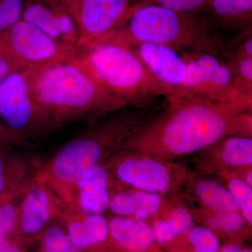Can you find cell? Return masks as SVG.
<instances>
[{"instance_id": "1", "label": "cell", "mask_w": 252, "mask_h": 252, "mask_svg": "<svg viewBox=\"0 0 252 252\" xmlns=\"http://www.w3.org/2000/svg\"><path fill=\"white\" fill-rule=\"evenodd\" d=\"M122 148L167 161L215 145L229 135L235 119L251 108L252 96L241 94L220 102L195 97L167 99Z\"/></svg>"}, {"instance_id": "2", "label": "cell", "mask_w": 252, "mask_h": 252, "mask_svg": "<svg viewBox=\"0 0 252 252\" xmlns=\"http://www.w3.org/2000/svg\"><path fill=\"white\" fill-rule=\"evenodd\" d=\"M154 116L149 108L128 107L89 122L44 165L42 175L51 190L73 205L76 184L81 175L119 152Z\"/></svg>"}, {"instance_id": "3", "label": "cell", "mask_w": 252, "mask_h": 252, "mask_svg": "<svg viewBox=\"0 0 252 252\" xmlns=\"http://www.w3.org/2000/svg\"><path fill=\"white\" fill-rule=\"evenodd\" d=\"M70 58L31 71L32 94L58 128L79 122H91L131 107L127 101L104 89Z\"/></svg>"}, {"instance_id": "4", "label": "cell", "mask_w": 252, "mask_h": 252, "mask_svg": "<svg viewBox=\"0 0 252 252\" xmlns=\"http://www.w3.org/2000/svg\"><path fill=\"white\" fill-rule=\"evenodd\" d=\"M91 42L112 43L126 47L157 44L179 53L199 51L220 57L227 51L222 38L203 18L157 5L135 10L120 27Z\"/></svg>"}, {"instance_id": "5", "label": "cell", "mask_w": 252, "mask_h": 252, "mask_svg": "<svg viewBox=\"0 0 252 252\" xmlns=\"http://www.w3.org/2000/svg\"><path fill=\"white\" fill-rule=\"evenodd\" d=\"M70 59L131 107L149 108L158 97L171 94L130 48L90 42L77 46Z\"/></svg>"}, {"instance_id": "6", "label": "cell", "mask_w": 252, "mask_h": 252, "mask_svg": "<svg viewBox=\"0 0 252 252\" xmlns=\"http://www.w3.org/2000/svg\"><path fill=\"white\" fill-rule=\"evenodd\" d=\"M31 74L18 69L0 84V138L15 147H24L59 129L36 103Z\"/></svg>"}, {"instance_id": "7", "label": "cell", "mask_w": 252, "mask_h": 252, "mask_svg": "<svg viewBox=\"0 0 252 252\" xmlns=\"http://www.w3.org/2000/svg\"><path fill=\"white\" fill-rule=\"evenodd\" d=\"M180 54L187 64V77L167 99L195 97L220 102L243 93L235 85L226 61L220 56L199 51Z\"/></svg>"}, {"instance_id": "8", "label": "cell", "mask_w": 252, "mask_h": 252, "mask_svg": "<svg viewBox=\"0 0 252 252\" xmlns=\"http://www.w3.org/2000/svg\"><path fill=\"white\" fill-rule=\"evenodd\" d=\"M75 49L60 44L22 19L0 32V51L17 69H41L69 59Z\"/></svg>"}, {"instance_id": "9", "label": "cell", "mask_w": 252, "mask_h": 252, "mask_svg": "<svg viewBox=\"0 0 252 252\" xmlns=\"http://www.w3.org/2000/svg\"><path fill=\"white\" fill-rule=\"evenodd\" d=\"M102 165L123 183L142 191L165 193L173 185L171 168L165 162L140 152L121 149Z\"/></svg>"}, {"instance_id": "10", "label": "cell", "mask_w": 252, "mask_h": 252, "mask_svg": "<svg viewBox=\"0 0 252 252\" xmlns=\"http://www.w3.org/2000/svg\"><path fill=\"white\" fill-rule=\"evenodd\" d=\"M130 0H74L68 9L84 45L120 27L130 16Z\"/></svg>"}, {"instance_id": "11", "label": "cell", "mask_w": 252, "mask_h": 252, "mask_svg": "<svg viewBox=\"0 0 252 252\" xmlns=\"http://www.w3.org/2000/svg\"><path fill=\"white\" fill-rule=\"evenodd\" d=\"M43 172V171H42ZM55 193L42 173L20 197L14 234L23 244L40 239L54 221Z\"/></svg>"}, {"instance_id": "12", "label": "cell", "mask_w": 252, "mask_h": 252, "mask_svg": "<svg viewBox=\"0 0 252 252\" xmlns=\"http://www.w3.org/2000/svg\"><path fill=\"white\" fill-rule=\"evenodd\" d=\"M54 220L64 228L72 243L84 252L103 243L109 236V221L102 214L83 211L64 203L56 194Z\"/></svg>"}, {"instance_id": "13", "label": "cell", "mask_w": 252, "mask_h": 252, "mask_svg": "<svg viewBox=\"0 0 252 252\" xmlns=\"http://www.w3.org/2000/svg\"><path fill=\"white\" fill-rule=\"evenodd\" d=\"M14 147L0 148V203L20 198L44 169L35 158L16 153Z\"/></svg>"}, {"instance_id": "14", "label": "cell", "mask_w": 252, "mask_h": 252, "mask_svg": "<svg viewBox=\"0 0 252 252\" xmlns=\"http://www.w3.org/2000/svg\"><path fill=\"white\" fill-rule=\"evenodd\" d=\"M129 48L140 58L157 81L171 94L185 82L187 67L180 53L168 46L157 44H140Z\"/></svg>"}, {"instance_id": "15", "label": "cell", "mask_w": 252, "mask_h": 252, "mask_svg": "<svg viewBox=\"0 0 252 252\" xmlns=\"http://www.w3.org/2000/svg\"><path fill=\"white\" fill-rule=\"evenodd\" d=\"M21 19L36 26L63 45L74 49L78 46L79 32L67 11L54 9L36 0H26Z\"/></svg>"}, {"instance_id": "16", "label": "cell", "mask_w": 252, "mask_h": 252, "mask_svg": "<svg viewBox=\"0 0 252 252\" xmlns=\"http://www.w3.org/2000/svg\"><path fill=\"white\" fill-rule=\"evenodd\" d=\"M111 175L102 164L89 169L76 184L74 204L83 211L102 214L109 208Z\"/></svg>"}, {"instance_id": "17", "label": "cell", "mask_w": 252, "mask_h": 252, "mask_svg": "<svg viewBox=\"0 0 252 252\" xmlns=\"http://www.w3.org/2000/svg\"><path fill=\"white\" fill-rule=\"evenodd\" d=\"M109 235L120 248L130 252L147 250L155 242L153 228L144 221L117 217L109 222Z\"/></svg>"}, {"instance_id": "18", "label": "cell", "mask_w": 252, "mask_h": 252, "mask_svg": "<svg viewBox=\"0 0 252 252\" xmlns=\"http://www.w3.org/2000/svg\"><path fill=\"white\" fill-rule=\"evenodd\" d=\"M162 198L159 194L142 190H125L112 196L109 208L119 217L135 216L147 213L150 216L160 210Z\"/></svg>"}, {"instance_id": "19", "label": "cell", "mask_w": 252, "mask_h": 252, "mask_svg": "<svg viewBox=\"0 0 252 252\" xmlns=\"http://www.w3.org/2000/svg\"><path fill=\"white\" fill-rule=\"evenodd\" d=\"M195 193L215 214L240 212L229 190L215 181H200L195 187Z\"/></svg>"}, {"instance_id": "20", "label": "cell", "mask_w": 252, "mask_h": 252, "mask_svg": "<svg viewBox=\"0 0 252 252\" xmlns=\"http://www.w3.org/2000/svg\"><path fill=\"white\" fill-rule=\"evenodd\" d=\"M221 141H219V155L225 165L235 168L252 166V137L227 136Z\"/></svg>"}, {"instance_id": "21", "label": "cell", "mask_w": 252, "mask_h": 252, "mask_svg": "<svg viewBox=\"0 0 252 252\" xmlns=\"http://www.w3.org/2000/svg\"><path fill=\"white\" fill-rule=\"evenodd\" d=\"M210 6L220 21L225 24L251 21L252 0H211Z\"/></svg>"}, {"instance_id": "22", "label": "cell", "mask_w": 252, "mask_h": 252, "mask_svg": "<svg viewBox=\"0 0 252 252\" xmlns=\"http://www.w3.org/2000/svg\"><path fill=\"white\" fill-rule=\"evenodd\" d=\"M37 252H84L72 243L64 228L54 220L41 236Z\"/></svg>"}, {"instance_id": "23", "label": "cell", "mask_w": 252, "mask_h": 252, "mask_svg": "<svg viewBox=\"0 0 252 252\" xmlns=\"http://www.w3.org/2000/svg\"><path fill=\"white\" fill-rule=\"evenodd\" d=\"M237 88L252 96V57L233 54L226 60Z\"/></svg>"}, {"instance_id": "24", "label": "cell", "mask_w": 252, "mask_h": 252, "mask_svg": "<svg viewBox=\"0 0 252 252\" xmlns=\"http://www.w3.org/2000/svg\"><path fill=\"white\" fill-rule=\"evenodd\" d=\"M210 2L211 0H137L131 6V13L144 6L157 5L177 12L195 14L210 6Z\"/></svg>"}, {"instance_id": "25", "label": "cell", "mask_w": 252, "mask_h": 252, "mask_svg": "<svg viewBox=\"0 0 252 252\" xmlns=\"http://www.w3.org/2000/svg\"><path fill=\"white\" fill-rule=\"evenodd\" d=\"M228 187L240 213L249 224L252 225V187L239 177H235L228 181Z\"/></svg>"}, {"instance_id": "26", "label": "cell", "mask_w": 252, "mask_h": 252, "mask_svg": "<svg viewBox=\"0 0 252 252\" xmlns=\"http://www.w3.org/2000/svg\"><path fill=\"white\" fill-rule=\"evenodd\" d=\"M17 200L0 203V245L9 241L14 234L17 219Z\"/></svg>"}, {"instance_id": "27", "label": "cell", "mask_w": 252, "mask_h": 252, "mask_svg": "<svg viewBox=\"0 0 252 252\" xmlns=\"http://www.w3.org/2000/svg\"><path fill=\"white\" fill-rule=\"evenodd\" d=\"M189 239L194 249L209 252L220 251V245L218 237L213 230L205 227L197 226L190 229Z\"/></svg>"}, {"instance_id": "28", "label": "cell", "mask_w": 252, "mask_h": 252, "mask_svg": "<svg viewBox=\"0 0 252 252\" xmlns=\"http://www.w3.org/2000/svg\"><path fill=\"white\" fill-rule=\"evenodd\" d=\"M26 0H0V32L9 29L22 18Z\"/></svg>"}, {"instance_id": "29", "label": "cell", "mask_w": 252, "mask_h": 252, "mask_svg": "<svg viewBox=\"0 0 252 252\" xmlns=\"http://www.w3.org/2000/svg\"><path fill=\"white\" fill-rule=\"evenodd\" d=\"M245 219L240 212L215 214L209 222L210 229L221 230L227 233L238 232L245 225Z\"/></svg>"}, {"instance_id": "30", "label": "cell", "mask_w": 252, "mask_h": 252, "mask_svg": "<svg viewBox=\"0 0 252 252\" xmlns=\"http://www.w3.org/2000/svg\"><path fill=\"white\" fill-rule=\"evenodd\" d=\"M166 222L170 225L177 236L185 234L186 232L191 228L193 219L191 214L187 209L182 207H177L169 212Z\"/></svg>"}, {"instance_id": "31", "label": "cell", "mask_w": 252, "mask_h": 252, "mask_svg": "<svg viewBox=\"0 0 252 252\" xmlns=\"http://www.w3.org/2000/svg\"><path fill=\"white\" fill-rule=\"evenodd\" d=\"M153 233L155 241L164 244L172 241L177 237L173 229L165 220H158L154 223Z\"/></svg>"}, {"instance_id": "32", "label": "cell", "mask_w": 252, "mask_h": 252, "mask_svg": "<svg viewBox=\"0 0 252 252\" xmlns=\"http://www.w3.org/2000/svg\"><path fill=\"white\" fill-rule=\"evenodd\" d=\"M18 70L11 64V62L6 59L2 53L0 51V84L6 79L11 73Z\"/></svg>"}, {"instance_id": "33", "label": "cell", "mask_w": 252, "mask_h": 252, "mask_svg": "<svg viewBox=\"0 0 252 252\" xmlns=\"http://www.w3.org/2000/svg\"><path fill=\"white\" fill-rule=\"evenodd\" d=\"M233 54L252 57V38L251 35L248 36L246 39H244L238 44V47L235 49Z\"/></svg>"}, {"instance_id": "34", "label": "cell", "mask_w": 252, "mask_h": 252, "mask_svg": "<svg viewBox=\"0 0 252 252\" xmlns=\"http://www.w3.org/2000/svg\"><path fill=\"white\" fill-rule=\"evenodd\" d=\"M54 9L63 10L68 12L69 6L74 0H36Z\"/></svg>"}, {"instance_id": "35", "label": "cell", "mask_w": 252, "mask_h": 252, "mask_svg": "<svg viewBox=\"0 0 252 252\" xmlns=\"http://www.w3.org/2000/svg\"><path fill=\"white\" fill-rule=\"evenodd\" d=\"M0 252H24V248L17 242L7 241L0 245Z\"/></svg>"}, {"instance_id": "36", "label": "cell", "mask_w": 252, "mask_h": 252, "mask_svg": "<svg viewBox=\"0 0 252 252\" xmlns=\"http://www.w3.org/2000/svg\"><path fill=\"white\" fill-rule=\"evenodd\" d=\"M241 247L235 244H229V245H225L221 249L220 252H240L242 250Z\"/></svg>"}, {"instance_id": "37", "label": "cell", "mask_w": 252, "mask_h": 252, "mask_svg": "<svg viewBox=\"0 0 252 252\" xmlns=\"http://www.w3.org/2000/svg\"><path fill=\"white\" fill-rule=\"evenodd\" d=\"M9 147H13V146L10 145L9 143H7V142H5L4 140H1V139L0 138V148Z\"/></svg>"}, {"instance_id": "38", "label": "cell", "mask_w": 252, "mask_h": 252, "mask_svg": "<svg viewBox=\"0 0 252 252\" xmlns=\"http://www.w3.org/2000/svg\"><path fill=\"white\" fill-rule=\"evenodd\" d=\"M192 252H209V251H204V250H196V249H193V251Z\"/></svg>"}, {"instance_id": "39", "label": "cell", "mask_w": 252, "mask_h": 252, "mask_svg": "<svg viewBox=\"0 0 252 252\" xmlns=\"http://www.w3.org/2000/svg\"><path fill=\"white\" fill-rule=\"evenodd\" d=\"M252 252L251 249L245 248L242 249L241 252Z\"/></svg>"}, {"instance_id": "40", "label": "cell", "mask_w": 252, "mask_h": 252, "mask_svg": "<svg viewBox=\"0 0 252 252\" xmlns=\"http://www.w3.org/2000/svg\"><path fill=\"white\" fill-rule=\"evenodd\" d=\"M91 252H108V251H93Z\"/></svg>"}, {"instance_id": "41", "label": "cell", "mask_w": 252, "mask_h": 252, "mask_svg": "<svg viewBox=\"0 0 252 252\" xmlns=\"http://www.w3.org/2000/svg\"><path fill=\"white\" fill-rule=\"evenodd\" d=\"M131 1H132V4H134V3H135L136 1H137V0H130Z\"/></svg>"}]
</instances>
